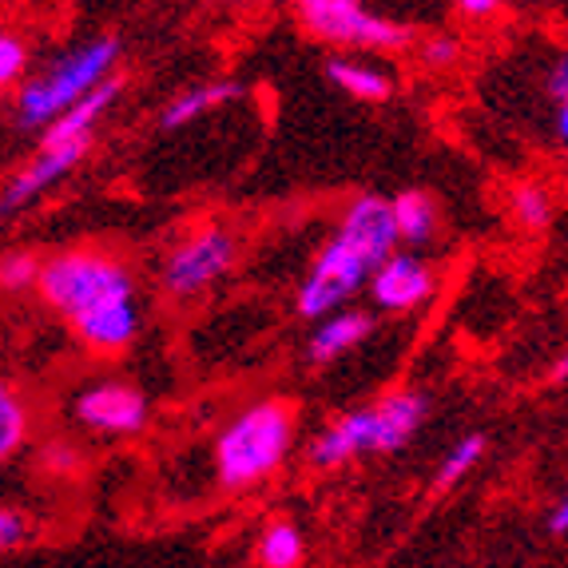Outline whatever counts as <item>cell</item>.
Returning a JSON list of instances; mask_svg holds the SVG:
<instances>
[{
	"mask_svg": "<svg viewBox=\"0 0 568 568\" xmlns=\"http://www.w3.org/2000/svg\"><path fill=\"white\" fill-rule=\"evenodd\" d=\"M258 560L266 568H294L303 560V537L294 525H271L263 532V545H258Z\"/></svg>",
	"mask_w": 568,
	"mask_h": 568,
	"instance_id": "17",
	"label": "cell"
},
{
	"mask_svg": "<svg viewBox=\"0 0 568 568\" xmlns=\"http://www.w3.org/2000/svg\"><path fill=\"white\" fill-rule=\"evenodd\" d=\"M557 378H568V354H565V358L557 362Z\"/></svg>",
	"mask_w": 568,
	"mask_h": 568,
	"instance_id": "30",
	"label": "cell"
},
{
	"mask_svg": "<svg viewBox=\"0 0 568 568\" xmlns=\"http://www.w3.org/2000/svg\"><path fill=\"white\" fill-rule=\"evenodd\" d=\"M369 314L362 311H338L334 318H326L318 326V334L311 338V358L314 362H331V358H342L346 351H354L358 342H366L369 334Z\"/></svg>",
	"mask_w": 568,
	"mask_h": 568,
	"instance_id": "13",
	"label": "cell"
},
{
	"mask_svg": "<svg viewBox=\"0 0 568 568\" xmlns=\"http://www.w3.org/2000/svg\"><path fill=\"white\" fill-rule=\"evenodd\" d=\"M549 529H552V532H568V497L557 505V509H552V517H549Z\"/></svg>",
	"mask_w": 568,
	"mask_h": 568,
	"instance_id": "28",
	"label": "cell"
},
{
	"mask_svg": "<svg viewBox=\"0 0 568 568\" xmlns=\"http://www.w3.org/2000/svg\"><path fill=\"white\" fill-rule=\"evenodd\" d=\"M298 17L314 37L354 48H406L409 29L398 20L374 17L354 0H306L298 4Z\"/></svg>",
	"mask_w": 568,
	"mask_h": 568,
	"instance_id": "5",
	"label": "cell"
},
{
	"mask_svg": "<svg viewBox=\"0 0 568 568\" xmlns=\"http://www.w3.org/2000/svg\"><path fill=\"white\" fill-rule=\"evenodd\" d=\"M77 417L100 434H140L148 422V402L140 389L120 386V382H100L88 386L77 398Z\"/></svg>",
	"mask_w": 568,
	"mask_h": 568,
	"instance_id": "7",
	"label": "cell"
},
{
	"mask_svg": "<svg viewBox=\"0 0 568 568\" xmlns=\"http://www.w3.org/2000/svg\"><path fill=\"white\" fill-rule=\"evenodd\" d=\"M40 271H44V263H37L32 255H9L4 258V286L20 291V286L40 283Z\"/></svg>",
	"mask_w": 568,
	"mask_h": 568,
	"instance_id": "21",
	"label": "cell"
},
{
	"mask_svg": "<svg viewBox=\"0 0 568 568\" xmlns=\"http://www.w3.org/2000/svg\"><path fill=\"white\" fill-rule=\"evenodd\" d=\"M378 454V426H374V409H362V414H346L342 422H334L318 442H314L311 457L314 465H342L358 454Z\"/></svg>",
	"mask_w": 568,
	"mask_h": 568,
	"instance_id": "10",
	"label": "cell"
},
{
	"mask_svg": "<svg viewBox=\"0 0 568 568\" xmlns=\"http://www.w3.org/2000/svg\"><path fill=\"white\" fill-rule=\"evenodd\" d=\"M84 152H88V143H72V148H44V152H40L37 160H32L29 168L20 171L17 180L9 183V191H4V211L24 207V203L37 200L40 191H48L52 183H60L68 171L77 168Z\"/></svg>",
	"mask_w": 568,
	"mask_h": 568,
	"instance_id": "9",
	"label": "cell"
},
{
	"mask_svg": "<svg viewBox=\"0 0 568 568\" xmlns=\"http://www.w3.org/2000/svg\"><path fill=\"white\" fill-rule=\"evenodd\" d=\"M426 422V398L422 394H394L382 406H374V426H378V454H394L422 429Z\"/></svg>",
	"mask_w": 568,
	"mask_h": 568,
	"instance_id": "11",
	"label": "cell"
},
{
	"mask_svg": "<svg viewBox=\"0 0 568 568\" xmlns=\"http://www.w3.org/2000/svg\"><path fill=\"white\" fill-rule=\"evenodd\" d=\"M549 92L557 95L560 104H568V57L557 60V68H552V77H549Z\"/></svg>",
	"mask_w": 568,
	"mask_h": 568,
	"instance_id": "25",
	"label": "cell"
},
{
	"mask_svg": "<svg viewBox=\"0 0 568 568\" xmlns=\"http://www.w3.org/2000/svg\"><path fill=\"white\" fill-rule=\"evenodd\" d=\"M294 437V414L286 402H258V406L243 409L215 442V465L219 481L227 489H243V485L263 481L266 474H275L278 462L286 457Z\"/></svg>",
	"mask_w": 568,
	"mask_h": 568,
	"instance_id": "3",
	"label": "cell"
},
{
	"mask_svg": "<svg viewBox=\"0 0 568 568\" xmlns=\"http://www.w3.org/2000/svg\"><path fill=\"white\" fill-rule=\"evenodd\" d=\"M331 80L342 88V92L358 95V100H386L389 95V77L378 72V68H366V64H351V60H331Z\"/></svg>",
	"mask_w": 568,
	"mask_h": 568,
	"instance_id": "16",
	"label": "cell"
},
{
	"mask_svg": "<svg viewBox=\"0 0 568 568\" xmlns=\"http://www.w3.org/2000/svg\"><path fill=\"white\" fill-rule=\"evenodd\" d=\"M20 64H24V44H20L17 37H4L0 40V80L12 84L17 72H20Z\"/></svg>",
	"mask_w": 568,
	"mask_h": 568,
	"instance_id": "22",
	"label": "cell"
},
{
	"mask_svg": "<svg viewBox=\"0 0 568 568\" xmlns=\"http://www.w3.org/2000/svg\"><path fill=\"white\" fill-rule=\"evenodd\" d=\"M24 434H29V414H24V406H20L17 394L4 389V394H0V454L4 457L17 454V446L24 442Z\"/></svg>",
	"mask_w": 568,
	"mask_h": 568,
	"instance_id": "18",
	"label": "cell"
},
{
	"mask_svg": "<svg viewBox=\"0 0 568 568\" xmlns=\"http://www.w3.org/2000/svg\"><path fill=\"white\" fill-rule=\"evenodd\" d=\"M115 95H120V84H115V80H108L100 92H92L88 100H80L72 112L60 115V120L44 132V148H72V143H88L95 120L104 115V108L112 104Z\"/></svg>",
	"mask_w": 568,
	"mask_h": 568,
	"instance_id": "12",
	"label": "cell"
},
{
	"mask_svg": "<svg viewBox=\"0 0 568 568\" xmlns=\"http://www.w3.org/2000/svg\"><path fill=\"white\" fill-rule=\"evenodd\" d=\"M481 454H485V437L481 434H469L465 442H457V449L446 457L442 474H437V489H449L454 481H462V477L469 474L477 462H481Z\"/></svg>",
	"mask_w": 568,
	"mask_h": 568,
	"instance_id": "19",
	"label": "cell"
},
{
	"mask_svg": "<svg viewBox=\"0 0 568 568\" xmlns=\"http://www.w3.org/2000/svg\"><path fill=\"white\" fill-rule=\"evenodd\" d=\"M48 462H52V465H64V469H77L80 457L72 454L68 446H57V449H48Z\"/></svg>",
	"mask_w": 568,
	"mask_h": 568,
	"instance_id": "27",
	"label": "cell"
},
{
	"mask_svg": "<svg viewBox=\"0 0 568 568\" xmlns=\"http://www.w3.org/2000/svg\"><path fill=\"white\" fill-rule=\"evenodd\" d=\"M20 537H24V517H20L17 509H4V513H0V545H4V549H12Z\"/></svg>",
	"mask_w": 568,
	"mask_h": 568,
	"instance_id": "23",
	"label": "cell"
},
{
	"mask_svg": "<svg viewBox=\"0 0 568 568\" xmlns=\"http://www.w3.org/2000/svg\"><path fill=\"white\" fill-rule=\"evenodd\" d=\"M40 294L72 318L80 338L95 351H123L140 331L132 275L95 251H68L48 258L40 271Z\"/></svg>",
	"mask_w": 568,
	"mask_h": 568,
	"instance_id": "1",
	"label": "cell"
},
{
	"mask_svg": "<svg viewBox=\"0 0 568 568\" xmlns=\"http://www.w3.org/2000/svg\"><path fill=\"white\" fill-rule=\"evenodd\" d=\"M243 92L239 84H203V88H191V92H183L180 100H171L168 108H163V128H180V123L195 120V115H203L207 108H219L227 104V100H235V95Z\"/></svg>",
	"mask_w": 568,
	"mask_h": 568,
	"instance_id": "14",
	"label": "cell"
},
{
	"mask_svg": "<svg viewBox=\"0 0 568 568\" xmlns=\"http://www.w3.org/2000/svg\"><path fill=\"white\" fill-rule=\"evenodd\" d=\"M398 219H394V203H382L374 195L354 203L342 215L338 235L326 243V251L314 263L311 278L298 291V314L318 318L342 306L366 283L369 275H378L382 266L394 258V243H398Z\"/></svg>",
	"mask_w": 568,
	"mask_h": 568,
	"instance_id": "2",
	"label": "cell"
},
{
	"mask_svg": "<svg viewBox=\"0 0 568 568\" xmlns=\"http://www.w3.org/2000/svg\"><path fill=\"white\" fill-rule=\"evenodd\" d=\"M115 57H120V44L108 37L88 40L77 52H68L60 64H52L44 77L29 80L20 88V123L24 128H52L60 115H68L80 100H88L92 92L108 84V72H112Z\"/></svg>",
	"mask_w": 568,
	"mask_h": 568,
	"instance_id": "4",
	"label": "cell"
},
{
	"mask_svg": "<svg viewBox=\"0 0 568 568\" xmlns=\"http://www.w3.org/2000/svg\"><path fill=\"white\" fill-rule=\"evenodd\" d=\"M231 263H235V243H231L227 231H200L195 239L171 251L168 266H163V291L175 294V298L200 294L203 286L227 275Z\"/></svg>",
	"mask_w": 568,
	"mask_h": 568,
	"instance_id": "6",
	"label": "cell"
},
{
	"mask_svg": "<svg viewBox=\"0 0 568 568\" xmlns=\"http://www.w3.org/2000/svg\"><path fill=\"white\" fill-rule=\"evenodd\" d=\"M394 219H398V235L414 246L429 243L437 231V207L422 195V191L398 195V200H394Z\"/></svg>",
	"mask_w": 568,
	"mask_h": 568,
	"instance_id": "15",
	"label": "cell"
},
{
	"mask_svg": "<svg viewBox=\"0 0 568 568\" xmlns=\"http://www.w3.org/2000/svg\"><path fill=\"white\" fill-rule=\"evenodd\" d=\"M457 12H465V17H489V12H497V0H462Z\"/></svg>",
	"mask_w": 568,
	"mask_h": 568,
	"instance_id": "26",
	"label": "cell"
},
{
	"mask_svg": "<svg viewBox=\"0 0 568 568\" xmlns=\"http://www.w3.org/2000/svg\"><path fill=\"white\" fill-rule=\"evenodd\" d=\"M513 211H517V219H521L525 227H540V223L549 219V200H545V191L540 187L525 183V187L513 195Z\"/></svg>",
	"mask_w": 568,
	"mask_h": 568,
	"instance_id": "20",
	"label": "cell"
},
{
	"mask_svg": "<svg viewBox=\"0 0 568 568\" xmlns=\"http://www.w3.org/2000/svg\"><path fill=\"white\" fill-rule=\"evenodd\" d=\"M454 57H457V44L449 37L429 40V44H426V60H429V64H449Z\"/></svg>",
	"mask_w": 568,
	"mask_h": 568,
	"instance_id": "24",
	"label": "cell"
},
{
	"mask_svg": "<svg viewBox=\"0 0 568 568\" xmlns=\"http://www.w3.org/2000/svg\"><path fill=\"white\" fill-rule=\"evenodd\" d=\"M557 135L568 143V104H560V108H557Z\"/></svg>",
	"mask_w": 568,
	"mask_h": 568,
	"instance_id": "29",
	"label": "cell"
},
{
	"mask_svg": "<svg viewBox=\"0 0 568 568\" xmlns=\"http://www.w3.org/2000/svg\"><path fill=\"white\" fill-rule=\"evenodd\" d=\"M429 291H434V275L414 255H394L374 275V303L386 311H409V306L426 303Z\"/></svg>",
	"mask_w": 568,
	"mask_h": 568,
	"instance_id": "8",
	"label": "cell"
}]
</instances>
